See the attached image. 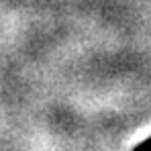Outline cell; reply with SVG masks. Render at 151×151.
I'll return each instance as SVG.
<instances>
[{"instance_id":"cell-1","label":"cell","mask_w":151,"mask_h":151,"mask_svg":"<svg viewBox=\"0 0 151 151\" xmlns=\"http://www.w3.org/2000/svg\"><path fill=\"white\" fill-rule=\"evenodd\" d=\"M133 151H151V137H149V139H143L139 145H135Z\"/></svg>"}]
</instances>
